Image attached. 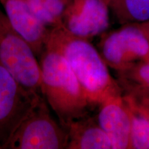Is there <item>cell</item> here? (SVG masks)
Returning a JSON list of instances; mask_svg holds the SVG:
<instances>
[{
    "mask_svg": "<svg viewBox=\"0 0 149 149\" xmlns=\"http://www.w3.org/2000/svg\"><path fill=\"white\" fill-rule=\"evenodd\" d=\"M46 44L65 57L92 107L99 106L110 97L123 93L100 51L90 40L76 36L64 26H59L49 29Z\"/></svg>",
    "mask_w": 149,
    "mask_h": 149,
    "instance_id": "1",
    "label": "cell"
},
{
    "mask_svg": "<svg viewBox=\"0 0 149 149\" xmlns=\"http://www.w3.org/2000/svg\"><path fill=\"white\" fill-rule=\"evenodd\" d=\"M42 92L64 127L87 116L92 107L68 61L61 53L46 44L39 57Z\"/></svg>",
    "mask_w": 149,
    "mask_h": 149,
    "instance_id": "2",
    "label": "cell"
},
{
    "mask_svg": "<svg viewBox=\"0 0 149 149\" xmlns=\"http://www.w3.org/2000/svg\"><path fill=\"white\" fill-rule=\"evenodd\" d=\"M49 107L42 95L37 96L0 149H66L68 133Z\"/></svg>",
    "mask_w": 149,
    "mask_h": 149,
    "instance_id": "3",
    "label": "cell"
},
{
    "mask_svg": "<svg viewBox=\"0 0 149 149\" xmlns=\"http://www.w3.org/2000/svg\"><path fill=\"white\" fill-rule=\"evenodd\" d=\"M0 64L24 88L42 95L39 60L32 47L13 26L0 5Z\"/></svg>",
    "mask_w": 149,
    "mask_h": 149,
    "instance_id": "4",
    "label": "cell"
},
{
    "mask_svg": "<svg viewBox=\"0 0 149 149\" xmlns=\"http://www.w3.org/2000/svg\"><path fill=\"white\" fill-rule=\"evenodd\" d=\"M99 49L109 67L117 71L144 61L149 53V43L140 23L125 24L103 33Z\"/></svg>",
    "mask_w": 149,
    "mask_h": 149,
    "instance_id": "5",
    "label": "cell"
},
{
    "mask_svg": "<svg viewBox=\"0 0 149 149\" xmlns=\"http://www.w3.org/2000/svg\"><path fill=\"white\" fill-rule=\"evenodd\" d=\"M38 95L24 88L0 64V146L8 140Z\"/></svg>",
    "mask_w": 149,
    "mask_h": 149,
    "instance_id": "6",
    "label": "cell"
},
{
    "mask_svg": "<svg viewBox=\"0 0 149 149\" xmlns=\"http://www.w3.org/2000/svg\"><path fill=\"white\" fill-rule=\"evenodd\" d=\"M109 3L106 0H70L62 25L76 36L91 40L109 26Z\"/></svg>",
    "mask_w": 149,
    "mask_h": 149,
    "instance_id": "7",
    "label": "cell"
},
{
    "mask_svg": "<svg viewBox=\"0 0 149 149\" xmlns=\"http://www.w3.org/2000/svg\"><path fill=\"white\" fill-rule=\"evenodd\" d=\"M98 124L111 141L113 149H129L130 110L123 93L111 96L99 105Z\"/></svg>",
    "mask_w": 149,
    "mask_h": 149,
    "instance_id": "8",
    "label": "cell"
},
{
    "mask_svg": "<svg viewBox=\"0 0 149 149\" xmlns=\"http://www.w3.org/2000/svg\"><path fill=\"white\" fill-rule=\"evenodd\" d=\"M0 5L13 26L29 42L39 58L47 42L49 29L33 13L26 0H0Z\"/></svg>",
    "mask_w": 149,
    "mask_h": 149,
    "instance_id": "9",
    "label": "cell"
},
{
    "mask_svg": "<svg viewBox=\"0 0 149 149\" xmlns=\"http://www.w3.org/2000/svg\"><path fill=\"white\" fill-rule=\"evenodd\" d=\"M68 133L66 149H111V141L97 120L88 115L65 126Z\"/></svg>",
    "mask_w": 149,
    "mask_h": 149,
    "instance_id": "10",
    "label": "cell"
},
{
    "mask_svg": "<svg viewBox=\"0 0 149 149\" xmlns=\"http://www.w3.org/2000/svg\"><path fill=\"white\" fill-rule=\"evenodd\" d=\"M116 72L124 94L149 97V62L137 61Z\"/></svg>",
    "mask_w": 149,
    "mask_h": 149,
    "instance_id": "11",
    "label": "cell"
},
{
    "mask_svg": "<svg viewBox=\"0 0 149 149\" xmlns=\"http://www.w3.org/2000/svg\"><path fill=\"white\" fill-rule=\"evenodd\" d=\"M70 0H26L33 13L48 29L62 25V17Z\"/></svg>",
    "mask_w": 149,
    "mask_h": 149,
    "instance_id": "12",
    "label": "cell"
},
{
    "mask_svg": "<svg viewBox=\"0 0 149 149\" xmlns=\"http://www.w3.org/2000/svg\"><path fill=\"white\" fill-rule=\"evenodd\" d=\"M109 6L122 24L149 20V0H111Z\"/></svg>",
    "mask_w": 149,
    "mask_h": 149,
    "instance_id": "13",
    "label": "cell"
},
{
    "mask_svg": "<svg viewBox=\"0 0 149 149\" xmlns=\"http://www.w3.org/2000/svg\"><path fill=\"white\" fill-rule=\"evenodd\" d=\"M126 104L131 120L129 149H149V120Z\"/></svg>",
    "mask_w": 149,
    "mask_h": 149,
    "instance_id": "14",
    "label": "cell"
},
{
    "mask_svg": "<svg viewBox=\"0 0 149 149\" xmlns=\"http://www.w3.org/2000/svg\"><path fill=\"white\" fill-rule=\"evenodd\" d=\"M123 96L125 101L130 107L140 113L149 120V97L134 96L124 93Z\"/></svg>",
    "mask_w": 149,
    "mask_h": 149,
    "instance_id": "15",
    "label": "cell"
},
{
    "mask_svg": "<svg viewBox=\"0 0 149 149\" xmlns=\"http://www.w3.org/2000/svg\"><path fill=\"white\" fill-rule=\"evenodd\" d=\"M141 26L142 27L143 30H144L145 34L146 35L147 39H148V43H149V20L144 22H141ZM144 61H147V62H149V53L148 54V55L146 56V57L145 58Z\"/></svg>",
    "mask_w": 149,
    "mask_h": 149,
    "instance_id": "16",
    "label": "cell"
},
{
    "mask_svg": "<svg viewBox=\"0 0 149 149\" xmlns=\"http://www.w3.org/2000/svg\"><path fill=\"white\" fill-rule=\"evenodd\" d=\"M106 1H107L109 3V5H110V2H111V0H106Z\"/></svg>",
    "mask_w": 149,
    "mask_h": 149,
    "instance_id": "17",
    "label": "cell"
}]
</instances>
